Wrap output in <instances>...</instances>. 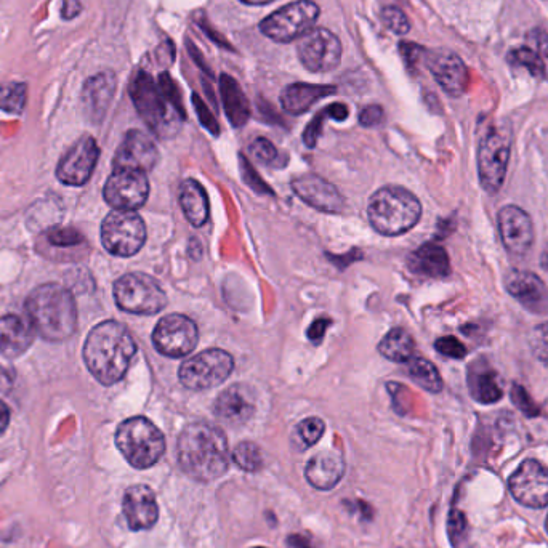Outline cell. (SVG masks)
Instances as JSON below:
<instances>
[{"instance_id":"obj_12","label":"cell","mask_w":548,"mask_h":548,"mask_svg":"<svg viewBox=\"0 0 548 548\" xmlns=\"http://www.w3.org/2000/svg\"><path fill=\"white\" fill-rule=\"evenodd\" d=\"M199 331L193 319L185 315H167L154 327L153 345L167 358H185L198 345Z\"/></svg>"},{"instance_id":"obj_49","label":"cell","mask_w":548,"mask_h":548,"mask_svg":"<svg viewBox=\"0 0 548 548\" xmlns=\"http://www.w3.org/2000/svg\"><path fill=\"white\" fill-rule=\"evenodd\" d=\"M401 53L404 55L407 65L417 66L425 58V49L416 44H401Z\"/></svg>"},{"instance_id":"obj_51","label":"cell","mask_w":548,"mask_h":548,"mask_svg":"<svg viewBox=\"0 0 548 548\" xmlns=\"http://www.w3.org/2000/svg\"><path fill=\"white\" fill-rule=\"evenodd\" d=\"M82 5L79 0H65L63 2V12H61V15H63V18L65 20H73V18H76L79 13H81Z\"/></svg>"},{"instance_id":"obj_42","label":"cell","mask_w":548,"mask_h":548,"mask_svg":"<svg viewBox=\"0 0 548 548\" xmlns=\"http://www.w3.org/2000/svg\"><path fill=\"white\" fill-rule=\"evenodd\" d=\"M382 21L383 25L387 26L393 33L398 34V36H404V34L409 33V29H411L409 20H407L404 12L396 9V7H387V9H383Z\"/></svg>"},{"instance_id":"obj_34","label":"cell","mask_w":548,"mask_h":548,"mask_svg":"<svg viewBox=\"0 0 548 548\" xmlns=\"http://www.w3.org/2000/svg\"><path fill=\"white\" fill-rule=\"evenodd\" d=\"M26 84L7 82L0 85V109L9 114H21L26 106Z\"/></svg>"},{"instance_id":"obj_9","label":"cell","mask_w":548,"mask_h":548,"mask_svg":"<svg viewBox=\"0 0 548 548\" xmlns=\"http://www.w3.org/2000/svg\"><path fill=\"white\" fill-rule=\"evenodd\" d=\"M101 242L116 257L138 254L146 242L143 218L135 210H113L101 223Z\"/></svg>"},{"instance_id":"obj_33","label":"cell","mask_w":548,"mask_h":548,"mask_svg":"<svg viewBox=\"0 0 548 548\" xmlns=\"http://www.w3.org/2000/svg\"><path fill=\"white\" fill-rule=\"evenodd\" d=\"M407 372L414 382L424 390L430 393H440L443 390V380L435 364L430 363L428 359L414 358L407 363Z\"/></svg>"},{"instance_id":"obj_56","label":"cell","mask_w":548,"mask_h":548,"mask_svg":"<svg viewBox=\"0 0 548 548\" xmlns=\"http://www.w3.org/2000/svg\"><path fill=\"white\" fill-rule=\"evenodd\" d=\"M547 531H548V516H547Z\"/></svg>"},{"instance_id":"obj_16","label":"cell","mask_w":548,"mask_h":548,"mask_svg":"<svg viewBox=\"0 0 548 548\" xmlns=\"http://www.w3.org/2000/svg\"><path fill=\"white\" fill-rule=\"evenodd\" d=\"M425 65L444 92L451 97H462L468 89V69L459 55L449 50L425 52Z\"/></svg>"},{"instance_id":"obj_13","label":"cell","mask_w":548,"mask_h":548,"mask_svg":"<svg viewBox=\"0 0 548 548\" xmlns=\"http://www.w3.org/2000/svg\"><path fill=\"white\" fill-rule=\"evenodd\" d=\"M299 58L311 73H329L342 60V44L329 29L315 28L300 39Z\"/></svg>"},{"instance_id":"obj_39","label":"cell","mask_w":548,"mask_h":548,"mask_svg":"<svg viewBox=\"0 0 548 548\" xmlns=\"http://www.w3.org/2000/svg\"><path fill=\"white\" fill-rule=\"evenodd\" d=\"M159 89H161L162 95L169 101L172 108L177 111L183 119H186V111L183 108L182 93L178 89V85L175 84L174 79L170 77L169 73H162L159 76Z\"/></svg>"},{"instance_id":"obj_29","label":"cell","mask_w":548,"mask_h":548,"mask_svg":"<svg viewBox=\"0 0 548 548\" xmlns=\"http://www.w3.org/2000/svg\"><path fill=\"white\" fill-rule=\"evenodd\" d=\"M468 390L476 403L494 404L502 398L497 374L488 363H475L468 369Z\"/></svg>"},{"instance_id":"obj_45","label":"cell","mask_w":548,"mask_h":548,"mask_svg":"<svg viewBox=\"0 0 548 548\" xmlns=\"http://www.w3.org/2000/svg\"><path fill=\"white\" fill-rule=\"evenodd\" d=\"M435 348L440 351L441 355L448 356V358L464 359L467 356V348L456 337H441L436 340Z\"/></svg>"},{"instance_id":"obj_37","label":"cell","mask_w":548,"mask_h":548,"mask_svg":"<svg viewBox=\"0 0 548 548\" xmlns=\"http://www.w3.org/2000/svg\"><path fill=\"white\" fill-rule=\"evenodd\" d=\"M528 45L536 53L542 79L548 81V34L542 29H532L528 34Z\"/></svg>"},{"instance_id":"obj_50","label":"cell","mask_w":548,"mask_h":548,"mask_svg":"<svg viewBox=\"0 0 548 548\" xmlns=\"http://www.w3.org/2000/svg\"><path fill=\"white\" fill-rule=\"evenodd\" d=\"M331 321L326 318L316 319L315 323L311 324L310 329H308V339L311 342L319 343L323 340L324 334H326L327 327H329Z\"/></svg>"},{"instance_id":"obj_54","label":"cell","mask_w":548,"mask_h":548,"mask_svg":"<svg viewBox=\"0 0 548 548\" xmlns=\"http://www.w3.org/2000/svg\"><path fill=\"white\" fill-rule=\"evenodd\" d=\"M241 2L247 5H266L271 4L273 0H241Z\"/></svg>"},{"instance_id":"obj_55","label":"cell","mask_w":548,"mask_h":548,"mask_svg":"<svg viewBox=\"0 0 548 548\" xmlns=\"http://www.w3.org/2000/svg\"><path fill=\"white\" fill-rule=\"evenodd\" d=\"M540 265H542V268H544V270L548 271V247L544 250L542 258H540Z\"/></svg>"},{"instance_id":"obj_31","label":"cell","mask_w":548,"mask_h":548,"mask_svg":"<svg viewBox=\"0 0 548 548\" xmlns=\"http://www.w3.org/2000/svg\"><path fill=\"white\" fill-rule=\"evenodd\" d=\"M180 204L186 220L193 226L206 225L209 218V199L201 183L188 178L180 188Z\"/></svg>"},{"instance_id":"obj_38","label":"cell","mask_w":548,"mask_h":548,"mask_svg":"<svg viewBox=\"0 0 548 548\" xmlns=\"http://www.w3.org/2000/svg\"><path fill=\"white\" fill-rule=\"evenodd\" d=\"M249 153L250 156H252V159H255V161H257L258 164H262V166H274L279 159V153L278 150H276V146H274L270 140H266V138H257V140L250 145Z\"/></svg>"},{"instance_id":"obj_48","label":"cell","mask_w":548,"mask_h":548,"mask_svg":"<svg viewBox=\"0 0 548 548\" xmlns=\"http://www.w3.org/2000/svg\"><path fill=\"white\" fill-rule=\"evenodd\" d=\"M383 117H385V114H383L382 106H366L359 114V122L364 127H377V125L382 124Z\"/></svg>"},{"instance_id":"obj_36","label":"cell","mask_w":548,"mask_h":548,"mask_svg":"<svg viewBox=\"0 0 548 548\" xmlns=\"http://www.w3.org/2000/svg\"><path fill=\"white\" fill-rule=\"evenodd\" d=\"M234 464L244 472L255 473L262 470L263 456L257 444L250 441H242L233 452Z\"/></svg>"},{"instance_id":"obj_25","label":"cell","mask_w":548,"mask_h":548,"mask_svg":"<svg viewBox=\"0 0 548 548\" xmlns=\"http://www.w3.org/2000/svg\"><path fill=\"white\" fill-rule=\"evenodd\" d=\"M116 93V76L111 71L95 74L85 82L82 101L85 113L93 122H100L105 117Z\"/></svg>"},{"instance_id":"obj_41","label":"cell","mask_w":548,"mask_h":548,"mask_svg":"<svg viewBox=\"0 0 548 548\" xmlns=\"http://www.w3.org/2000/svg\"><path fill=\"white\" fill-rule=\"evenodd\" d=\"M529 347L532 355L536 356L540 363L548 366V323L539 324L532 329L529 335Z\"/></svg>"},{"instance_id":"obj_28","label":"cell","mask_w":548,"mask_h":548,"mask_svg":"<svg viewBox=\"0 0 548 548\" xmlns=\"http://www.w3.org/2000/svg\"><path fill=\"white\" fill-rule=\"evenodd\" d=\"M407 265L412 273L427 276V278H446L451 273L448 252L435 242H428L419 247L416 252H412Z\"/></svg>"},{"instance_id":"obj_46","label":"cell","mask_w":548,"mask_h":548,"mask_svg":"<svg viewBox=\"0 0 548 548\" xmlns=\"http://www.w3.org/2000/svg\"><path fill=\"white\" fill-rule=\"evenodd\" d=\"M193 105L194 108H196V113H198L201 124L204 125L210 133L218 135V133H220V127H218L217 119H215L214 114L210 113V109L207 108L206 103H204L202 98L198 97L196 93L193 95Z\"/></svg>"},{"instance_id":"obj_10","label":"cell","mask_w":548,"mask_h":548,"mask_svg":"<svg viewBox=\"0 0 548 548\" xmlns=\"http://www.w3.org/2000/svg\"><path fill=\"white\" fill-rule=\"evenodd\" d=\"M318 18L319 7L315 2L297 0L266 17L260 23V31L271 41L287 44L315 29Z\"/></svg>"},{"instance_id":"obj_2","label":"cell","mask_w":548,"mask_h":548,"mask_svg":"<svg viewBox=\"0 0 548 548\" xmlns=\"http://www.w3.org/2000/svg\"><path fill=\"white\" fill-rule=\"evenodd\" d=\"M135 355L137 343L129 329L117 321L98 324L85 340V364L103 385H114L124 379Z\"/></svg>"},{"instance_id":"obj_52","label":"cell","mask_w":548,"mask_h":548,"mask_svg":"<svg viewBox=\"0 0 548 548\" xmlns=\"http://www.w3.org/2000/svg\"><path fill=\"white\" fill-rule=\"evenodd\" d=\"M9 422V407L5 406V403H2V401H0V435L5 432V428L9 427Z\"/></svg>"},{"instance_id":"obj_6","label":"cell","mask_w":548,"mask_h":548,"mask_svg":"<svg viewBox=\"0 0 548 548\" xmlns=\"http://www.w3.org/2000/svg\"><path fill=\"white\" fill-rule=\"evenodd\" d=\"M130 97L138 114L158 137H174L180 130L183 117L162 95L159 85L145 71H138L130 84Z\"/></svg>"},{"instance_id":"obj_4","label":"cell","mask_w":548,"mask_h":548,"mask_svg":"<svg viewBox=\"0 0 548 548\" xmlns=\"http://www.w3.org/2000/svg\"><path fill=\"white\" fill-rule=\"evenodd\" d=\"M422 204L416 194L401 186H385L372 194L367 204V218L372 228L383 236H399L419 223Z\"/></svg>"},{"instance_id":"obj_57","label":"cell","mask_w":548,"mask_h":548,"mask_svg":"<svg viewBox=\"0 0 548 548\" xmlns=\"http://www.w3.org/2000/svg\"><path fill=\"white\" fill-rule=\"evenodd\" d=\"M252 548H266V547H252Z\"/></svg>"},{"instance_id":"obj_5","label":"cell","mask_w":548,"mask_h":548,"mask_svg":"<svg viewBox=\"0 0 548 548\" xmlns=\"http://www.w3.org/2000/svg\"><path fill=\"white\" fill-rule=\"evenodd\" d=\"M116 446L133 468L146 470L158 464L164 456L166 438L150 420L132 417L117 428Z\"/></svg>"},{"instance_id":"obj_19","label":"cell","mask_w":548,"mask_h":548,"mask_svg":"<svg viewBox=\"0 0 548 548\" xmlns=\"http://www.w3.org/2000/svg\"><path fill=\"white\" fill-rule=\"evenodd\" d=\"M158 148L146 133L130 130L114 154V170H138L151 172L158 164Z\"/></svg>"},{"instance_id":"obj_11","label":"cell","mask_w":548,"mask_h":548,"mask_svg":"<svg viewBox=\"0 0 548 548\" xmlns=\"http://www.w3.org/2000/svg\"><path fill=\"white\" fill-rule=\"evenodd\" d=\"M233 369V356L228 351L212 348L185 361L178 371V379L188 390H209L222 385Z\"/></svg>"},{"instance_id":"obj_7","label":"cell","mask_w":548,"mask_h":548,"mask_svg":"<svg viewBox=\"0 0 548 548\" xmlns=\"http://www.w3.org/2000/svg\"><path fill=\"white\" fill-rule=\"evenodd\" d=\"M512 154V132L508 127L492 125L484 133L478 148V175L484 191L494 194L504 185Z\"/></svg>"},{"instance_id":"obj_43","label":"cell","mask_w":548,"mask_h":548,"mask_svg":"<svg viewBox=\"0 0 548 548\" xmlns=\"http://www.w3.org/2000/svg\"><path fill=\"white\" fill-rule=\"evenodd\" d=\"M50 244L57 247H73L84 241L82 234L74 228H55L47 234Z\"/></svg>"},{"instance_id":"obj_40","label":"cell","mask_w":548,"mask_h":548,"mask_svg":"<svg viewBox=\"0 0 548 548\" xmlns=\"http://www.w3.org/2000/svg\"><path fill=\"white\" fill-rule=\"evenodd\" d=\"M508 61H510V65L523 66V68L528 69L529 73L534 77H542L536 53H534V50L529 45L528 47L513 49L512 52L508 53Z\"/></svg>"},{"instance_id":"obj_18","label":"cell","mask_w":548,"mask_h":548,"mask_svg":"<svg viewBox=\"0 0 548 548\" xmlns=\"http://www.w3.org/2000/svg\"><path fill=\"white\" fill-rule=\"evenodd\" d=\"M497 222L500 239L504 242L508 254L524 257L531 252L534 244V225L531 217L521 207H502Z\"/></svg>"},{"instance_id":"obj_20","label":"cell","mask_w":548,"mask_h":548,"mask_svg":"<svg viewBox=\"0 0 548 548\" xmlns=\"http://www.w3.org/2000/svg\"><path fill=\"white\" fill-rule=\"evenodd\" d=\"M292 190L307 206L319 212L340 214L345 209V199L340 191L318 175L308 174L295 178Z\"/></svg>"},{"instance_id":"obj_22","label":"cell","mask_w":548,"mask_h":548,"mask_svg":"<svg viewBox=\"0 0 548 548\" xmlns=\"http://www.w3.org/2000/svg\"><path fill=\"white\" fill-rule=\"evenodd\" d=\"M125 520L132 531L153 528L159 520V507L153 489L143 484L127 489L122 500Z\"/></svg>"},{"instance_id":"obj_15","label":"cell","mask_w":548,"mask_h":548,"mask_svg":"<svg viewBox=\"0 0 548 548\" xmlns=\"http://www.w3.org/2000/svg\"><path fill=\"white\" fill-rule=\"evenodd\" d=\"M516 502L524 507H548V468L537 460H524L508 481Z\"/></svg>"},{"instance_id":"obj_27","label":"cell","mask_w":548,"mask_h":548,"mask_svg":"<svg viewBox=\"0 0 548 548\" xmlns=\"http://www.w3.org/2000/svg\"><path fill=\"white\" fill-rule=\"evenodd\" d=\"M335 92L337 89L334 85L305 84V82L287 85L281 93V106L292 116H300L307 113L308 109L316 105L319 100L331 97Z\"/></svg>"},{"instance_id":"obj_3","label":"cell","mask_w":548,"mask_h":548,"mask_svg":"<svg viewBox=\"0 0 548 548\" xmlns=\"http://www.w3.org/2000/svg\"><path fill=\"white\" fill-rule=\"evenodd\" d=\"M28 321L34 332L49 342H63L76 332V302L60 284L37 287L26 300Z\"/></svg>"},{"instance_id":"obj_32","label":"cell","mask_w":548,"mask_h":548,"mask_svg":"<svg viewBox=\"0 0 548 548\" xmlns=\"http://www.w3.org/2000/svg\"><path fill=\"white\" fill-rule=\"evenodd\" d=\"M380 355L395 361V363H409L416 355V343L409 332L401 327L391 329L382 342L379 343Z\"/></svg>"},{"instance_id":"obj_17","label":"cell","mask_w":548,"mask_h":548,"mask_svg":"<svg viewBox=\"0 0 548 548\" xmlns=\"http://www.w3.org/2000/svg\"><path fill=\"white\" fill-rule=\"evenodd\" d=\"M100 148L95 138L84 137L61 158L57 167V177L69 186H82L89 182L97 166Z\"/></svg>"},{"instance_id":"obj_8","label":"cell","mask_w":548,"mask_h":548,"mask_svg":"<svg viewBox=\"0 0 548 548\" xmlns=\"http://www.w3.org/2000/svg\"><path fill=\"white\" fill-rule=\"evenodd\" d=\"M117 307L132 315H156L167 307V295L161 284L148 274L130 273L114 284Z\"/></svg>"},{"instance_id":"obj_30","label":"cell","mask_w":548,"mask_h":548,"mask_svg":"<svg viewBox=\"0 0 548 548\" xmlns=\"http://www.w3.org/2000/svg\"><path fill=\"white\" fill-rule=\"evenodd\" d=\"M220 93H222L226 117H228L231 125L233 127L246 125L250 117V106L246 93L242 92L241 85L228 74H222V77H220Z\"/></svg>"},{"instance_id":"obj_53","label":"cell","mask_w":548,"mask_h":548,"mask_svg":"<svg viewBox=\"0 0 548 548\" xmlns=\"http://www.w3.org/2000/svg\"><path fill=\"white\" fill-rule=\"evenodd\" d=\"M289 545H291V548H313L310 542L302 536H291Z\"/></svg>"},{"instance_id":"obj_23","label":"cell","mask_w":548,"mask_h":548,"mask_svg":"<svg viewBox=\"0 0 548 548\" xmlns=\"http://www.w3.org/2000/svg\"><path fill=\"white\" fill-rule=\"evenodd\" d=\"M215 416L228 425L249 422L255 412L254 391L247 385H233L218 395L214 404Z\"/></svg>"},{"instance_id":"obj_14","label":"cell","mask_w":548,"mask_h":548,"mask_svg":"<svg viewBox=\"0 0 548 548\" xmlns=\"http://www.w3.org/2000/svg\"><path fill=\"white\" fill-rule=\"evenodd\" d=\"M103 194L114 210L140 209L150 196L148 175L138 170H114Z\"/></svg>"},{"instance_id":"obj_24","label":"cell","mask_w":548,"mask_h":548,"mask_svg":"<svg viewBox=\"0 0 548 548\" xmlns=\"http://www.w3.org/2000/svg\"><path fill=\"white\" fill-rule=\"evenodd\" d=\"M345 475V460L337 451L318 452L305 468L308 483L319 491H331Z\"/></svg>"},{"instance_id":"obj_44","label":"cell","mask_w":548,"mask_h":548,"mask_svg":"<svg viewBox=\"0 0 548 548\" xmlns=\"http://www.w3.org/2000/svg\"><path fill=\"white\" fill-rule=\"evenodd\" d=\"M510 396H512L513 403H515V406L523 412L524 416H539V407H537V404L532 401V398L529 396L526 388L521 387V385H513V390L512 393H510Z\"/></svg>"},{"instance_id":"obj_1","label":"cell","mask_w":548,"mask_h":548,"mask_svg":"<svg viewBox=\"0 0 548 548\" xmlns=\"http://www.w3.org/2000/svg\"><path fill=\"white\" fill-rule=\"evenodd\" d=\"M177 456L183 472L201 483L217 480L230 467V446L225 433L206 422L185 427L178 436Z\"/></svg>"},{"instance_id":"obj_47","label":"cell","mask_w":548,"mask_h":548,"mask_svg":"<svg viewBox=\"0 0 548 548\" xmlns=\"http://www.w3.org/2000/svg\"><path fill=\"white\" fill-rule=\"evenodd\" d=\"M323 119L324 109L310 122L307 130L303 133V142L308 148H315L316 143H318V138L321 137V132H323Z\"/></svg>"},{"instance_id":"obj_21","label":"cell","mask_w":548,"mask_h":548,"mask_svg":"<svg viewBox=\"0 0 548 548\" xmlns=\"http://www.w3.org/2000/svg\"><path fill=\"white\" fill-rule=\"evenodd\" d=\"M505 287L513 299L532 315H547L548 289L544 281L531 271L513 270L505 278Z\"/></svg>"},{"instance_id":"obj_26","label":"cell","mask_w":548,"mask_h":548,"mask_svg":"<svg viewBox=\"0 0 548 548\" xmlns=\"http://www.w3.org/2000/svg\"><path fill=\"white\" fill-rule=\"evenodd\" d=\"M34 342V329L29 321L17 315L0 318V355L15 359L29 350Z\"/></svg>"},{"instance_id":"obj_35","label":"cell","mask_w":548,"mask_h":548,"mask_svg":"<svg viewBox=\"0 0 548 548\" xmlns=\"http://www.w3.org/2000/svg\"><path fill=\"white\" fill-rule=\"evenodd\" d=\"M324 432H326V425L323 420L318 417L305 419L295 428V444L300 451H305V449L315 446L323 438Z\"/></svg>"}]
</instances>
